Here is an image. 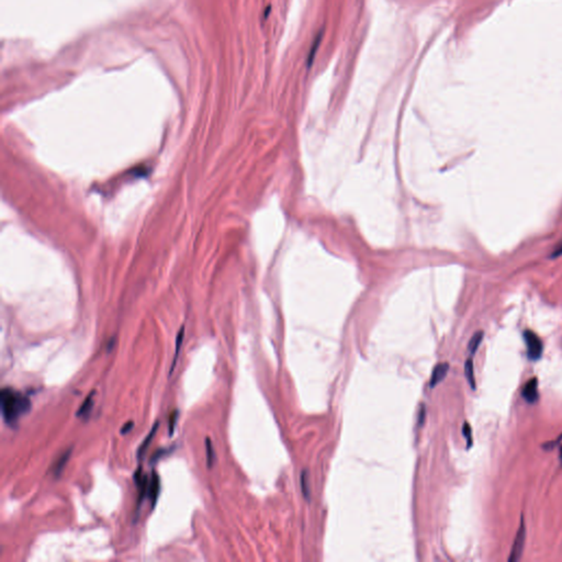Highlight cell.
<instances>
[{"mask_svg": "<svg viewBox=\"0 0 562 562\" xmlns=\"http://www.w3.org/2000/svg\"><path fill=\"white\" fill-rule=\"evenodd\" d=\"M0 403L3 420L10 426H15L19 418L26 414L31 409L29 396L11 388H3L1 390Z\"/></svg>", "mask_w": 562, "mask_h": 562, "instance_id": "1", "label": "cell"}, {"mask_svg": "<svg viewBox=\"0 0 562 562\" xmlns=\"http://www.w3.org/2000/svg\"><path fill=\"white\" fill-rule=\"evenodd\" d=\"M524 339L527 346V356L531 360H538L543 355L544 345L542 339L533 330L526 329L524 332Z\"/></svg>", "mask_w": 562, "mask_h": 562, "instance_id": "2", "label": "cell"}, {"mask_svg": "<svg viewBox=\"0 0 562 562\" xmlns=\"http://www.w3.org/2000/svg\"><path fill=\"white\" fill-rule=\"evenodd\" d=\"M525 541H526V528H525L524 517H522L520 528L516 533V537L514 539L513 546H512L511 549V555L509 557L510 562H517L519 560H521L523 550H524V546H525Z\"/></svg>", "mask_w": 562, "mask_h": 562, "instance_id": "3", "label": "cell"}, {"mask_svg": "<svg viewBox=\"0 0 562 562\" xmlns=\"http://www.w3.org/2000/svg\"><path fill=\"white\" fill-rule=\"evenodd\" d=\"M159 492H161V478L155 471H153L147 489V498L150 499V502L152 503V509L156 506Z\"/></svg>", "mask_w": 562, "mask_h": 562, "instance_id": "4", "label": "cell"}, {"mask_svg": "<svg viewBox=\"0 0 562 562\" xmlns=\"http://www.w3.org/2000/svg\"><path fill=\"white\" fill-rule=\"evenodd\" d=\"M522 396L528 403H535L538 400V379L532 378L528 381L522 391Z\"/></svg>", "mask_w": 562, "mask_h": 562, "instance_id": "5", "label": "cell"}, {"mask_svg": "<svg viewBox=\"0 0 562 562\" xmlns=\"http://www.w3.org/2000/svg\"><path fill=\"white\" fill-rule=\"evenodd\" d=\"M448 370H449V363L447 362L438 363V365L434 368V370L432 372L431 382H429L431 388H435L438 383L442 382L445 377L447 376Z\"/></svg>", "mask_w": 562, "mask_h": 562, "instance_id": "6", "label": "cell"}, {"mask_svg": "<svg viewBox=\"0 0 562 562\" xmlns=\"http://www.w3.org/2000/svg\"><path fill=\"white\" fill-rule=\"evenodd\" d=\"M70 455H71V448H70V449H67V450L65 451L64 454L60 455L59 458H58V459L56 460V462H55V464H54L53 473H54V476L56 477V478L60 477V475H62V473H63L64 468H65L66 464H67V462H68Z\"/></svg>", "mask_w": 562, "mask_h": 562, "instance_id": "7", "label": "cell"}, {"mask_svg": "<svg viewBox=\"0 0 562 562\" xmlns=\"http://www.w3.org/2000/svg\"><path fill=\"white\" fill-rule=\"evenodd\" d=\"M158 427H159V422H156L155 424H154V426L152 427L150 434L147 435V436H146L145 439H144V442H143L142 445L140 446L139 450H137V457H139V459L143 458V456H144V454L146 453L147 448L150 447V444L152 443V439L154 438V436H155V434H156V432H157Z\"/></svg>", "mask_w": 562, "mask_h": 562, "instance_id": "8", "label": "cell"}, {"mask_svg": "<svg viewBox=\"0 0 562 562\" xmlns=\"http://www.w3.org/2000/svg\"><path fill=\"white\" fill-rule=\"evenodd\" d=\"M93 394H95V391H92V392L87 396L86 400L82 402V404L80 405V407L77 411L76 415L78 417H87L88 415L90 414V412L93 407Z\"/></svg>", "mask_w": 562, "mask_h": 562, "instance_id": "9", "label": "cell"}, {"mask_svg": "<svg viewBox=\"0 0 562 562\" xmlns=\"http://www.w3.org/2000/svg\"><path fill=\"white\" fill-rule=\"evenodd\" d=\"M308 481H310V476H308V471L305 469L301 472L300 482L302 494L306 501H310V484H308Z\"/></svg>", "mask_w": 562, "mask_h": 562, "instance_id": "10", "label": "cell"}, {"mask_svg": "<svg viewBox=\"0 0 562 562\" xmlns=\"http://www.w3.org/2000/svg\"><path fill=\"white\" fill-rule=\"evenodd\" d=\"M465 374L466 378L469 382L472 390H476V379H475V370H473V361L471 358H469L465 363Z\"/></svg>", "mask_w": 562, "mask_h": 562, "instance_id": "11", "label": "cell"}, {"mask_svg": "<svg viewBox=\"0 0 562 562\" xmlns=\"http://www.w3.org/2000/svg\"><path fill=\"white\" fill-rule=\"evenodd\" d=\"M322 37H323V32H319L318 34L315 36V38H314V41L312 43V47L310 49V54H308V57H307V66H308V67H310V66L313 64V60H314V58H315V55L317 53L319 44H321Z\"/></svg>", "mask_w": 562, "mask_h": 562, "instance_id": "12", "label": "cell"}, {"mask_svg": "<svg viewBox=\"0 0 562 562\" xmlns=\"http://www.w3.org/2000/svg\"><path fill=\"white\" fill-rule=\"evenodd\" d=\"M483 336H484V333L482 332V330H480V332H477L471 337V339L469 341V345H468V349H469V351L471 352L472 355L476 354L477 349L479 348V346H480L481 341L483 339Z\"/></svg>", "mask_w": 562, "mask_h": 562, "instance_id": "13", "label": "cell"}, {"mask_svg": "<svg viewBox=\"0 0 562 562\" xmlns=\"http://www.w3.org/2000/svg\"><path fill=\"white\" fill-rule=\"evenodd\" d=\"M184 334H185V327L183 326L179 330V333L177 335V338H176V350H175V356H174V359H173L172 367H170V373H172L174 371V369H175V365H176V361H177V358H178V355H179L180 347H181V344H183Z\"/></svg>", "mask_w": 562, "mask_h": 562, "instance_id": "14", "label": "cell"}, {"mask_svg": "<svg viewBox=\"0 0 562 562\" xmlns=\"http://www.w3.org/2000/svg\"><path fill=\"white\" fill-rule=\"evenodd\" d=\"M206 448H207V464L209 468H212L214 461H216V451H214L210 438L206 439Z\"/></svg>", "mask_w": 562, "mask_h": 562, "instance_id": "15", "label": "cell"}, {"mask_svg": "<svg viewBox=\"0 0 562 562\" xmlns=\"http://www.w3.org/2000/svg\"><path fill=\"white\" fill-rule=\"evenodd\" d=\"M173 450H174V447H173V448H167V449H166V448H162V449L156 450L155 453H154V454L152 455V457H151V464H152V465L157 464V462H158L159 460H161V459L163 458V457L169 455L170 453H172Z\"/></svg>", "mask_w": 562, "mask_h": 562, "instance_id": "16", "label": "cell"}, {"mask_svg": "<svg viewBox=\"0 0 562 562\" xmlns=\"http://www.w3.org/2000/svg\"><path fill=\"white\" fill-rule=\"evenodd\" d=\"M462 434H464V436L467 440V447L470 448L473 442H472V431H471V426L469 423H465L464 426H462Z\"/></svg>", "mask_w": 562, "mask_h": 562, "instance_id": "17", "label": "cell"}, {"mask_svg": "<svg viewBox=\"0 0 562 562\" xmlns=\"http://www.w3.org/2000/svg\"><path fill=\"white\" fill-rule=\"evenodd\" d=\"M178 411H174L170 416L168 417V427H169V435L172 436L175 432V426L176 424H177V420H178Z\"/></svg>", "mask_w": 562, "mask_h": 562, "instance_id": "18", "label": "cell"}, {"mask_svg": "<svg viewBox=\"0 0 562 562\" xmlns=\"http://www.w3.org/2000/svg\"><path fill=\"white\" fill-rule=\"evenodd\" d=\"M425 418H426V409H425V406H424V404H422L421 407H420V411H418V418H417L418 426L422 427L424 425Z\"/></svg>", "mask_w": 562, "mask_h": 562, "instance_id": "19", "label": "cell"}, {"mask_svg": "<svg viewBox=\"0 0 562 562\" xmlns=\"http://www.w3.org/2000/svg\"><path fill=\"white\" fill-rule=\"evenodd\" d=\"M134 426V423L133 422H129L126 423L125 425L121 428V434H128L130 431H132V428Z\"/></svg>", "mask_w": 562, "mask_h": 562, "instance_id": "20", "label": "cell"}, {"mask_svg": "<svg viewBox=\"0 0 562 562\" xmlns=\"http://www.w3.org/2000/svg\"><path fill=\"white\" fill-rule=\"evenodd\" d=\"M561 255H562V245L553 253V257H558Z\"/></svg>", "mask_w": 562, "mask_h": 562, "instance_id": "21", "label": "cell"}, {"mask_svg": "<svg viewBox=\"0 0 562 562\" xmlns=\"http://www.w3.org/2000/svg\"><path fill=\"white\" fill-rule=\"evenodd\" d=\"M559 460H560V464L562 465V446L560 448V453H559Z\"/></svg>", "mask_w": 562, "mask_h": 562, "instance_id": "22", "label": "cell"}]
</instances>
